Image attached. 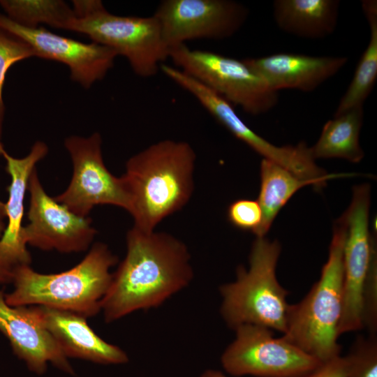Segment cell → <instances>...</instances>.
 Returning a JSON list of instances; mask_svg holds the SVG:
<instances>
[{
  "mask_svg": "<svg viewBox=\"0 0 377 377\" xmlns=\"http://www.w3.org/2000/svg\"><path fill=\"white\" fill-rule=\"evenodd\" d=\"M126 253L101 302L105 321L161 306L193 277L191 256L179 239L134 226L126 234Z\"/></svg>",
  "mask_w": 377,
  "mask_h": 377,
  "instance_id": "cell-1",
  "label": "cell"
},
{
  "mask_svg": "<svg viewBox=\"0 0 377 377\" xmlns=\"http://www.w3.org/2000/svg\"><path fill=\"white\" fill-rule=\"evenodd\" d=\"M195 161L189 143L173 140L154 143L128 158L121 177L135 228L154 231L188 203L194 188Z\"/></svg>",
  "mask_w": 377,
  "mask_h": 377,
  "instance_id": "cell-2",
  "label": "cell"
},
{
  "mask_svg": "<svg viewBox=\"0 0 377 377\" xmlns=\"http://www.w3.org/2000/svg\"><path fill=\"white\" fill-rule=\"evenodd\" d=\"M118 258L104 243L94 244L71 269L41 274L30 265L13 270V290L5 294L10 306H43L77 313L86 318L101 311V302L112 280L110 269Z\"/></svg>",
  "mask_w": 377,
  "mask_h": 377,
  "instance_id": "cell-3",
  "label": "cell"
},
{
  "mask_svg": "<svg viewBox=\"0 0 377 377\" xmlns=\"http://www.w3.org/2000/svg\"><path fill=\"white\" fill-rule=\"evenodd\" d=\"M346 235L342 214L334 222L328 258L319 280L288 311L283 337L320 362L339 355L341 349L337 340L343 306Z\"/></svg>",
  "mask_w": 377,
  "mask_h": 377,
  "instance_id": "cell-4",
  "label": "cell"
},
{
  "mask_svg": "<svg viewBox=\"0 0 377 377\" xmlns=\"http://www.w3.org/2000/svg\"><path fill=\"white\" fill-rule=\"evenodd\" d=\"M281 250L277 240L256 237L249 258V268L239 266L236 280L220 286V311L230 328L250 324L284 333L290 304L286 300L288 292L276 276Z\"/></svg>",
  "mask_w": 377,
  "mask_h": 377,
  "instance_id": "cell-5",
  "label": "cell"
},
{
  "mask_svg": "<svg viewBox=\"0 0 377 377\" xmlns=\"http://www.w3.org/2000/svg\"><path fill=\"white\" fill-rule=\"evenodd\" d=\"M73 6L74 16L66 30L87 35L124 57L138 76H154L169 58L170 50L154 15H117L98 0L73 1Z\"/></svg>",
  "mask_w": 377,
  "mask_h": 377,
  "instance_id": "cell-6",
  "label": "cell"
},
{
  "mask_svg": "<svg viewBox=\"0 0 377 377\" xmlns=\"http://www.w3.org/2000/svg\"><path fill=\"white\" fill-rule=\"evenodd\" d=\"M169 58L177 68L250 114L267 112L278 103V92L242 59L191 50L186 45L172 49Z\"/></svg>",
  "mask_w": 377,
  "mask_h": 377,
  "instance_id": "cell-7",
  "label": "cell"
},
{
  "mask_svg": "<svg viewBox=\"0 0 377 377\" xmlns=\"http://www.w3.org/2000/svg\"><path fill=\"white\" fill-rule=\"evenodd\" d=\"M234 330L235 339L221 357L231 376L303 377L321 362L283 337L274 338L267 327L247 324Z\"/></svg>",
  "mask_w": 377,
  "mask_h": 377,
  "instance_id": "cell-8",
  "label": "cell"
},
{
  "mask_svg": "<svg viewBox=\"0 0 377 377\" xmlns=\"http://www.w3.org/2000/svg\"><path fill=\"white\" fill-rule=\"evenodd\" d=\"M101 145L98 132L89 137L71 135L64 140L73 163V175L66 190L54 198L82 217H88L96 205H114L128 212L130 209L124 181L106 168Z\"/></svg>",
  "mask_w": 377,
  "mask_h": 377,
  "instance_id": "cell-9",
  "label": "cell"
},
{
  "mask_svg": "<svg viewBox=\"0 0 377 377\" xmlns=\"http://www.w3.org/2000/svg\"><path fill=\"white\" fill-rule=\"evenodd\" d=\"M370 186L353 187L350 206L343 214L346 225L343 248L342 313L339 335L362 328V293L374 260L377 258L374 237L370 233Z\"/></svg>",
  "mask_w": 377,
  "mask_h": 377,
  "instance_id": "cell-10",
  "label": "cell"
},
{
  "mask_svg": "<svg viewBox=\"0 0 377 377\" xmlns=\"http://www.w3.org/2000/svg\"><path fill=\"white\" fill-rule=\"evenodd\" d=\"M248 13L244 5L230 0H165L153 15L170 51L188 40L229 38L244 25Z\"/></svg>",
  "mask_w": 377,
  "mask_h": 377,
  "instance_id": "cell-11",
  "label": "cell"
},
{
  "mask_svg": "<svg viewBox=\"0 0 377 377\" xmlns=\"http://www.w3.org/2000/svg\"><path fill=\"white\" fill-rule=\"evenodd\" d=\"M28 191L29 222L21 232L22 242L26 246L61 253L81 252L89 249L96 234L91 219L76 215L47 195L36 168L31 174Z\"/></svg>",
  "mask_w": 377,
  "mask_h": 377,
  "instance_id": "cell-12",
  "label": "cell"
},
{
  "mask_svg": "<svg viewBox=\"0 0 377 377\" xmlns=\"http://www.w3.org/2000/svg\"><path fill=\"white\" fill-rule=\"evenodd\" d=\"M0 29L27 43L34 57L66 65L71 79L85 89L105 77L117 56L113 50L101 44L82 43L52 33L42 27H24L2 13Z\"/></svg>",
  "mask_w": 377,
  "mask_h": 377,
  "instance_id": "cell-13",
  "label": "cell"
},
{
  "mask_svg": "<svg viewBox=\"0 0 377 377\" xmlns=\"http://www.w3.org/2000/svg\"><path fill=\"white\" fill-rule=\"evenodd\" d=\"M160 70L173 82L188 91L237 139L263 158L283 166L297 176H304L311 167V158L305 143L278 147L251 130L235 112L232 105L176 67L162 64Z\"/></svg>",
  "mask_w": 377,
  "mask_h": 377,
  "instance_id": "cell-14",
  "label": "cell"
},
{
  "mask_svg": "<svg viewBox=\"0 0 377 377\" xmlns=\"http://www.w3.org/2000/svg\"><path fill=\"white\" fill-rule=\"evenodd\" d=\"M0 332L9 341L13 353L34 373L43 374L50 362L67 374H74L68 358L42 324L33 306L8 305L2 290Z\"/></svg>",
  "mask_w": 377,
  "mask_h": 377,
  "instance_id": "cell-15",
  "label": "cell"
},
{
  "mask_svg": "<svg viewBox=\"0 0 377 377\" xmlns=\"http://www.w3.org/2000/svg\"><path fill=\"white\" fill-rule=\"evenodd\" d=\"M242 60L272 90L285 89L304 92L315 90L347 64L346 57H314L277 53Z\"/></svg>",
  "mask_w": 377,
  "mask_h": 377,
  "instance_id": "cell-16",
  "label": "cell"
},
{
  "mask_svg": "<svg viewBox=\"0 0 377 377\" xmlns=\"http://www.w3.org/2000/svg\"><path fill=\"white\" fill-rule=\"evenodd\" d=\"M32 306L67 358L101 364H122L128 362L126 352L98 336L89 326L86 318L68 311Z\"/></svg>",
  "mask_w": 377,
  "mask_h": 377,
  "instance_id": "cell-17",
  "label": "cell"
},
{
  "mask_svg": "<svg viewBox=\"0 0 377 377\" xmlns=\"http://www.w3.org/2000/svg\"><path fill=\"white\" fill-rule=\"evenodd\" d=\"M47 152V145L37 141L25 157L15 158L7 153L0 140V155L6 161V170L11 179L7 188L8 199L5 203L8 225L0 238V256L15 267L31 262L27 246L21 239L24 201L31 174Z\"/></svg>",
  "mask_w": 377,
  "mask_h": 377,
  "instance_id": "cell-18",
  "label": "cell"
},
{
  "mask_svg": "<svg viewBox=\"0 0 377 377\" xmlns=\"http://www.w3.org/2000/svg\"><path fill=\"white\" fill-rule=\"evenodd\" d=\"M339 5L337 0H275L273 16L279 28L289 34L320 39L335 31Z\"/></svg>",
  "mask_w": 377,
  "mask_h": 377,
  "instance_id": "cell-19",
  "label": "cell"
},
{
  "mask_svg": "<svg viewBox=\"0 0 377 377\" xmlns=\"http://www.w3.org/2000/svg\"><path fill=\"white\" fill-rule=\"evenodd\" d=\"M363 106L347 110L327 121L316 143L310 147L313 158H339L358 163L364 157L359 138L363 123Z\"/></svg>",
  "mask_w": 377,
  "mask_h": 377,
  "instance_id": "cell-20",
  "label": "cell"
},
{
  "mask_svg": "<svg viewBox=\"0 0 377 377\" xmlns=\"http://www.w3.org/2000/svg\"><path fill=\"white\" fill-rule=\"evenodd\" d=\"M306 186H313L318 191L315 182L299 177L274 161L263 158L257 200L262 209L263 220L255 234L256 237H265L283 207L298 190Z\"/></svg>",
  "mask_w": 377,
  "mask_h": 377,
  "instance_id": "cell-21",
  "label": "cell"
},
{
  "mask_svg": "<svg viewBox=\"0 0 377 377\" xmlns=\"http://www.w3.org/2000/svg\"><path fill=\"white\" fill-rule=\"evenodd\" d=\"M362 8L369 27V40L353 77L341 97L334 115L363 106L377 77V1L364 0Z\"/></svg>",
  "mask_w": 377,
  "mask_h": 377,
  "instance_id": "cell-22",
  "label": "cell"
},
{
  "mask_svg": "<svg viewBox=\"0 0 377 377\" xmlns=\"http://www.w3.org/2000/svg\"><path fill=\"white\" fill-rule=\"evenodd\" d=\"M0 6L9 19L27 28L44 24L66 30L74 16L73 8L60 0H0Z\"/></svg>",
  "mask_w": 377,
  "mask_h": 377,
  "instance_id": "cell-23",
  "label": "cell"
},
{
  "mask_svg": "<svg viewBox=\"0 0 377 377\" xmlns=\"http://www.w3.org/2000/svg\"><path fill=\"white\" fill-rule=\"evenodd\" d=\"M32 57L34 51L27 43L0 29V140L6 110L3 89L6 73L15 63Z\"/></svg>",
  "mask_w": 377,
  "mask_h": 377,
  "instance_id": "cell-24",
  "label": "cell"
},
{
  "mask_svg": "<svg viewBox=\"0 0 377 377\" xmlns=\"http://www.w3.org/2000/svg\"><path fill=\"white\" fill-rule=\"evenodd\" d=\"M349 360L348 377H377V338L359 337L347 355Z\"/></svg>",
  "mask_w": 377,
  "mask_h": 377,
  "instance_id": "cell-25",
  "label": "cell"
},
{
  "mask_svg": "<svg viewBox=\"0 0 377 377\" xmlns=\"http://www.w3.org/2000/svg\"><path fill=\"white\" fill-rule=\"evenodd\" d=\"M227 216L235 228L256 234L262 223L263 212L257 200L243 198L228 206Z\"/></svg>",
  "mask_w": 377,
  "mask_h": 377,
  "instance_id": "cell-26",
  "label": "cell"
},
{
  "mask_svg": "<svg viewBox=\"0 0 377 377\" xmlns=\"http://www.w3.org/2000/svg\"><path fill=\"white\" fill-rule=\"evenodd\" d=\"M349 360L348 356L337 355L320 364L303 377H348Z\"/></svg>",
  "mask_w": 377,
  "mask_h": 377,
  "instance_id": "cell-27",
  "label": "cell"
},
{
  "mask_svg": "<svg viewBox=\"0 0 377 377\" xmlns=\"http://www.w3.org/2000/svg\"><path fill=\"white\" fill-rule=\"evenodd\" d=\"M15 267L0 257V284L12 283Z\"/></svg>",
  "mask_w": 377,
  "mask_h": 377,
  "instance_id": "cell-28",
  "label": "cell"
},
{
  "mask_svg": "<svg viewBox=\"0 0 377 377\" xmlns=\"http://www.w3.org/2000/svg\"><path fill=\"white\" fill-rule=\"evenodd\" d=\"M6 218L5 203L0 200V238L1 237L5 229V219Z\"/></svg>",
  "mask_w": 377,
  "mask_h": 377,
  "instance_id": "cell-29",
  "label": "cell"
},
{
  "mask_svg": "<svg viewBox=\"0 0 377 377\" xmlns=\"http://www.w3.org/2000/svg\"><path fill=\"white\" fill-rule=\"evenodd\" d=\"M200 377H228L223 372L215 369H207L201 374Z\"/></svg>",
  "mask_w": 377,
  "mask_h": 377,
  "instance_id": "cell-30",
  "label": "cell"
}]
</instances>
